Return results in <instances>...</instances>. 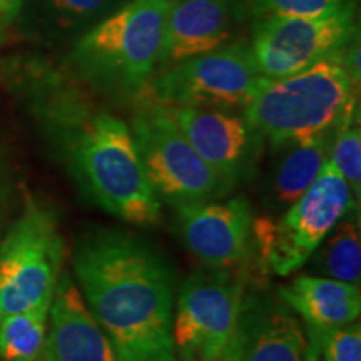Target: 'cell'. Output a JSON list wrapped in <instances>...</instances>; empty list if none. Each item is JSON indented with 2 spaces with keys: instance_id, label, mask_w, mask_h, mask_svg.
<instances>
[{
  "instance_id": "1",
  "label": "cell",
  "mask_w": 361,
  "mask_h": 361,
  "mask_svg": "<svg viewBox=\"0 0 361 361\" xmlns=\"http://www.w3.org/2000/svg\"><path fill=\"white\" fill-rule=\"evenodd\" d=\"M72 264L121 361H176L173 271L154 247L128 231L97 229L80 239Z\"/></svg>"
},
{
  "instance_id": "2",
  "label": "cell",
  "mask_w": 361,
  "mask_h": 361,
  "mask_svg": "<svg viewBox=\"0 0 361 361\" xmlns=\"http://www.w3.org/2000/svg\"><path fill=\"white\" fill-rule=\"evenodd\" d=\"M61 119L67 159L90 200L124 223H159L161 200L149 183L129 126L109 112L71 107Z\"/></svg>"
},
{
  "instance_id": "3",
  "label": "cell",
  "mask_w": 361,
  "mask_h": 361,
  "mask_svg": "<svg viewBox=\"0 0 361 361\" xmlns=\"http://www.w3.org/2000/svg\"><path fill=\"white\" fill-rule=\"evenodd\" d=\"M355 114V82L341 59L266 79L245 106V119L274 149L331 139Z\"/></svg>"
},
{
  "instance_id": "4",
  "label": "cell",
  "mask_w": 361,
  "mask_h": 361,
  "mask_svg": "<svg viewBox=\"0 0 361 361\" xmlns=\"http://www.w3.org/2000/svg\"><path fill=\"white\" fill-rule=\"evenodd\" d=\"M171 0H133L99 22L72 52L79 74L102 92L134 99L159 66Z\"/></svg>"
},
{
  "instance_id": "5",
  "label": "cell",
  "mask_w": 361,
  "mask_h": 361,
  "mask_svg": "<svg viewBox=\"0 0 361 361\" xmlns=\"http://www.w3.org/2000/svg\"><path fill=\"white\" fill-rule=\"evenodd\" d=\"M353 207L360 206L348 183L328 159L308 191L288 207L281 219L252 221V246L266 268L278 276H288L311 258L338 221Z\"/></svg>"
},
{
  "instance_id": "6",
  "label": "cell",
  "mask_w": 361,
  "mask_h": 361,
  "mask_svg": "<svg viewBox=\"0 0 361 361\" xmlns=\"http://www.w3.org/2000/svg\"><path fill=\"white\" fill-rule=\"evenodd\" d=\"M135 149L157 197L174 206L219 200L231 188L191 146L169 111L149 102L130 123Z\"/></svg>"
},
{
  "instance_id": "7",
  "label": "cell",
  "mask_w": 361,
  "mask_h": 361,
  "mask_svg": "<svg viewBox=\"0 0 361 361\" xmlns=\"http://www.w3.org/2000/svg\"><path fill=\"white\" fill-rule=\"evenodd\" d=\"M62 259L64 241L56 216L30 202L0 245V316L51 301Z\"/></svg>"
},
{
  "instance_id": "8",
  "label": "cell",
  "mask_w": 361,
  "mask_h": 361,
  "mask_svg": "<svg viewBox=\"0 0 361 361\" xmlns=\"http://www.w3.org/2000/svg\"><path fill=\"white\" fill-rule=\"evenodd\" d=\"M266 78L250 45L231 44L188 59L151 78L142 96L164 107H245Z\"/></svg>"
},
{
  "instance_id": "9",
  "label": "cell",
  "mask_w": 361,
  "mask_h": 361,
  "mask_svg": "<svg viewBox=\"0 0 361 361\" xmlns=\"http://www.w3.org/2000/svg\"><path fill=\"white\" fill-rule=\"evenodd\" d=\"M355 6L316 17H258L250 45L266 79L298 74L329 59H341L355 40Z\"/></svg>"
},
{
  "instance_id": "10",
  "label": "cell",
  "mask_w": 361,
  "mask_h": 361,
  "mask_svg": "<svg viewBox=\"0 0 361 361\" xmlns=\"http://www.w3.org/2000/svg\"><path fill=\"white\" fill-rule=\"evenodd\" d=\"M246 281L229 269L201 271L184 281L173 316L176 353L221 358L236 328Z\"/></svg>"
},
{
  "instance_id": "11",
  "label": "cell",
  "mask_w": 361,
  "mask_h": 361,
  "mask_svg": "<svg viewBox=\"0 0 361 361\" xmlns=\"http://www.w3.org/2000/svg\"><path fill=\"white\" fill-rule=\"evenodd\" d=\"M224 361H319L301 318L271 293L245 295Z\"/></svg>"
},
{
  "instance_id": "12",
  "label": "cell",
  "mask_w": 361,
  "mask_h": 361,
  "mask_svg": "<svg viewBox=\"0 0 361 361\" xmlns=\"http://www.w3.org/2000/svg\"><path fill=\"white\" fill-rule=\"evenodd\" d=\"M252 221L251 206L243 196L176 206L184 246L213 269H234L250 259Z\"/></svg>"
},
{
  "instance_id": "13",
  "label": "cell",
  "mask_w": 361,
  "mask_h": 361,
  "mask_svg": "<svg viewBox=\"0 0 361 361\" xmlns=\"http://www.w3.org/2000/svg\"><path fill=\"white\" fill-rule=\"evenodd\" d=\"M196 152L234 189L255 168L263 137L245 116L209 107H166Z\"/></svg>"
},
{
  "instance_id": "14",
  "label": "cell",
  "mask_w": 361,
  "mask_h": 361,
  "mask_svg": "<svg viewBox=\"0 0 361 361\" xmlns=\"http://www.w3.org/2000/svg\"><path fill=\"white\" fill-rule=\"evenodd\" d=\"M40 361H121L69 274L59 278Z\"/></svg>"
},
{
  "instance_id": "15",
  "label": "cell",
  "mask_w": 361,
  "mask_h": 361,
  "mask_svg": "<svg viewBox=\"0 0 361 361\" xmlns=\"http://www.w3.org/2000/svg\"><path fill=\"white\" fill-rule=\"evenodd\" d=\"M231 37V11L226 0H171L166 17L161 67L223 47Z\"/></svg>"
},
{
  "instance_id": "16",
  "label": "cell",
  "mask_w": 361,
  "mask_h": 361,
  "mask_svg": "<svg viewBox=\"0 0 361 361\" xmlns=\"http://www.w3.org/2000/svg\"><path fill=\"white\" fill-rule=\"evenodd\" d=\"M278 295L305 323L308 336L353 323L360 318V284L324 276H298Z\"/></svg>"
},
{
  "instance_id": "17",
  "label": "cell",
  "mask_w": 361,
  "mask_h": 361,
  "mask_svg": "<svg viewBox=\"0 0 361 361\" xmlns=\"http://www.w3.org/2000/svg\"><path fill=\"white\" fill-rule=\"evenodd\" d=\"M331 139H314L278 149L281 156L266 184V200L271 209H288L308 191L329 159Z\"/></svg>"
},
{
  "instance_id": "18",
  "label": "cell",
  "mask_w": 361,
  "mask_h": 361,
  "mask_svg": "<svg viewBox=\"0 0 361 361\" xmlns=\"http://www.w3.org/2000/svg\"><path fill=\"white\" fill-rule=\"evenodd\" d=\"M311 258L319 276L360 284L361 238L358 207H353L338 221Z\"/></svg>"
},
{
  "instance_id": "19",
  "label": "cell",
  "mask_w": 361,
  "mask_h": 361,
  "mask_svg": "<svg viewBox=\"0 0 361 361\" xmlns=\"http://www.w3.org/2000/svg\"><path fill=\"white\" fill-rule=\"evenodd\" d=\"M51 301L0 319V358L4 361H40L47 336Z\"/></svg>"
},
{
  "instance_id": "20",
  "label": "cell",
  "mask_w": 361,
  "mask_h": 361,
  "mask_svg": "<svg viewBox=\"0 0 361 361\" xmlns=\"http://www.w3.org/2000/svg\"><path fill=\"white\" fill-rule=\"evenodd\" d=\"M329 161L340 171L346 183L360 200L361 194V133L358 123H355V114L343 123L333 135L329 146Z\"/></svg>"
},
{
  "instance_id": "21",
  "label": "cell",
  "mask_w": 361,
  "mask_h": 361,
  "mask_svg": "<svg viewBox=\"0 0 361 361\" xmlns=\"http://www.w3.org/2000/svg\"><path fill=\"white\" fill-rule=\"evenodd\" d=\"M319 361H361V326L358 319L310 336Z\"/></svg>"
},
{
  "instance_id": "22",
  "label": "cell",
  "mask_w": 361,
  "mask_h": 361,
  "mask_svg": "<svg viewBox=\"0 0 361 361\" xmlns=\"http://www.w3.org/2000/svg\"><path fill=\"white\" fill-rule=\"evenodd\" d=\"M255 16L316 17L353 7V0H247Z\"/></svg>"
},
{
  "instance_id": "23",
  "label": "cell",
  "mask_w": 361,
  "mask_h": 361,
  "mask_svg": "<svg viewBox=\"0 0 361 361\" xmlns=\"http://www.w3.org/2000/svg\"><path fill=\"white\" fill-rule=\"evenodd\" d=\"M57 22L67 27L87 25L114 11L121 0H44Z\"/></svg>"
},
{
  "instance_id": "24",
  "label": "cell",
  "mask_w": 361,
  "mask_h": 361,
  "mask_svg": "<svg viewBox=\"0 0 361 361\" xmlns=\"http://www.w3.org/2000/svg\"><path fill=\"white\" fill-rule=\"evenodd\" d=\"M16 11V7H12L7 0H0V13H7Z\"/></svg>"
},
{
  "instance_id": "25",
  "label": "cell",
  "mask_w": 361,
  "mask_h": 361,
  "mask_svg": "<svg viewBox=\"0 0 361 361\" xmlns=\"http://www.w3.org/2000/svg\"><path fill=\"white\" fill-rule=\"evenodd\" d=\"M176 361H197L194 356H189V355H180V353H176Z\"/></svg>"
},
{
  "instance_id": "26",
  "label": "cell",
  "mask_w": 361,
  "mask_h": 361,
  "mask_svg": "<svg viewBox=\"0 0 361 361\" xmlns=\"http://www.w3.org/2000/svg\"><path fill=\"white\" fill-rule=\"evenodd\" d=\"M197 361H224L223 358H214V360H197Z\"/></svg>"
},
{
  "instance_id": "27",
  "label": "cell",
  "mask_w": 361,
  "mask_h": 361,
  "mask_svg": "<svg viewBox=\"0 0 361 361\" xmlns=\"http://www.w3.org/2000/svg\"><path fill=\"white\" fill-rule=\"evenodd\" d=\"M0 319H2V316H0Z\"/></svg>"
}]
</instances>
